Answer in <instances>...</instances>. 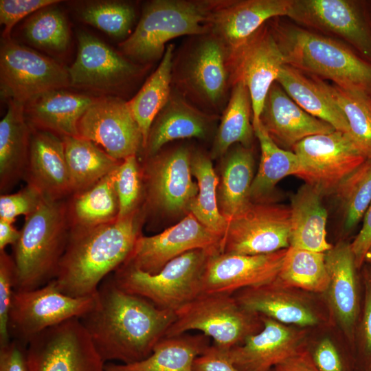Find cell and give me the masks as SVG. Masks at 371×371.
I'll use <instances>...</instances> for the list:
<instances>
[{
	"label": "cell",
	"mask_w": 371,
	"mask_h": 371,
	"mask_svg": "<svg viewBox=\"0 0 371 371\" xmlns=\"http://www.w3.org/2000/svg\"><path fill=\"white\" fill-rule=\"evenodd\" d=\"M101 358L131 363L148 357L165 337L175 312L103 280L95 306L79 318Z\"/></svg>",
	"instance_id": "1"
},
{
	"label": "cell",
	"mask_w": 371,
	"mask_h": 371,
	"mask_svg": "<svg viewBox=\"0 0 371 371\" xmlns=\"http://www.w3.org/2000/svg\"><path fill=\"white\" fill-rule=\"evenodd\" d=\"M138 234L135 213L91 227H73L55 278L71 297L90 296L129 257Z\"/></svg>",
	"instance_id": "2"
},
{
	"label": "cell",
	"mask_w": 371,
	"mask_h": 371,
	"mask_svg": "<svg viewBox=\"0 0 371 371\" xmlns=\"http://www.w3.org/2000/svg\"><path fill=\"white\" fill-rule=\"evenodd\" d=\"M271 30L285 65L371 98V62L356 51L296 26L275 24Z\"/></svg>",
	"instance_id": "3"
},
{
	"label": "cell",
	"mask_w": 371,
	"mask_h": 371,
	"mask_svg": "<svg viewBox=\"0 0 371 371\" xmlns=\"http://www.w3.org/2000/svg\"><path fill=\"white\" fill-rule=\"evenodd\" d=\"M67 229L66 210L60 200L45 197L25 217L20 237L13 245L14 291L36 289L55 279L69 241Z\"/></svg>",
	"instance_id": "4"
},
{
	"label": "cell",
	"mask_w": 371,
	"mask_h": 371,
	"mask_svg": "<svg viewBox=\"0 0 371 371\" xmlns=\"http://www.w3.org/2000/svg\"><path fill=\"white\" fill-rule=\"evenodd\" d=\"M211 1L154 0L144 6L134 30L120 47L124 55L147 63L163 57L177 37L210 32Z\"/></svg>",
	"instance_id": "5"
},
{
	"label": "cell",
	"mask_w": 371,
	"mask_h": 371,
	"mask_svg": "<svg viewBox=\"0 0 371 371\" xmlns=\"http://www.w3.org/2000/svg\"><path fill=\"white\" fill-rule=\"evenodd\" d=\"M194 37L173 60L172 83L199 109L218 110L232 87L228 49L211 32Z\"/></svg>",
	"instance_id": "6"
},
{
	"label": "cell",
	"mask_w": 371,
	"mask_h": 371,
	"mask_svg": "<svg viewBox=\"0 0 371 371\" xmlns=\"http://www.w3.org/2000/svg\"><path fill=\"white\" fill-rule=\"evenodd\" d=\"M219 249H194L150 274L122 265L113 278L124 291L142 297L157 307L176 312L201 294V280L210 254Z\"/></svg>",
	"instance_id": "7"
},
{
	"label": "cell",
	"mask_w": 371,
	"mask_h": 371,
	"mask_svg": "<svg viewBox=\"0 0 371 371\" xmlns=\"http://www.w3.org/2000/svg\"><path fill=\"white\" fill-rule=\"evenodd\" d=\"M165 337L196 330L223 349L243 344L263 328L262 316L243 307L233 295L201 293L175 312Z\"/></svg>",
	"instance_id": "8"
},
{
	"label": "cell",
	"mask_w": 371,
	"mask_h": 371,
	"mask_svg": "<svg viewBox=\"0 0 371 371\" xmlns=\"http://www.w3.org/2000/svg\"><path fill=\"white\" fill-rule=\"evenodd\" d=\"M96 300L97 293L80 297L62 293L54 279L36 289L14 291L8 319L10 337L27 345L45 330L72 318H80L95 306Z\"/></svg>",
	"instance_id": "9"
},
{
	"label": "cell",
	"mask_w": 371,
	"mask_h": 371,
	"mask_svg": "<svg viewBox=\"0 0 371 371\" xmlns=\"http://www.w3.org/2000/svg\"><path fill=\"white\" fill-rule=\"evenodd\" d=\"M292 150L301 166L296 177L322 197L334 195L341 183L367 159L348 134L336 130L306 137Z\"/></svg>",
	"instance_id": "10"
},
{
	"label": "cell",
	"mask_w": 371,
	"mask_h": 371,
	"mask_svg": "<svg viewBox=\"0 0 371 371\" xmlns=\"http://www.w3.org/2000/svg\"><path fill=\"white\" fill-rule=\"evenodd\" d=\"M70 86L67 68L10 38L0 47L1 96L25 106L38 95Z\"/></svg>",
	"instance_id": "11"
},
{
	"label": "cell",
	"mask_w": 371,
	"mask_h": 371,
	"mask_svg": "<svg viewBox=\"0 0 371 371\" xmlns=\"http://www.w3.org/2000/svg\"><path fill=\"white\" fill-rule=\"evenodd\" d=\"M245 308L280 323L316 328L335 325L324 293L284 286L275 280L233 294Z\"/></svg>",
	"instance_id": "12"
},
{
	"label": "cell",
	"mask_w": 371,
	"mask_h": 371,
	"mask_svg": "<svg viewBox=\"0 0 371 371\" xmlns=\"http://www.w3.org/2000/svg\"><path fill=\"white\" fill-rule=\"evenodd\" d=\"M289 206L251 201L228 221L219 245L223 253L258 255L290 247Z\"/></svg>",
	"instance_id": "13"
},
{
	"label": "cell",
	"mask_w": 371,
	"mask_h": 371,
	"mask_svg": "<svg viewBox=\"0 0 371 371\" xmlns=\"http://www.w3.org/2000/svg\"><path fill=\"white\" fill-rule=\"evenodd\" d=\"M29 371H105L79 318L49 328L27 345Z\"/></svg>",
	"instance_id": "14"
},
{
	"label": "cell",
	"mask_w": 371,
	"mask_h": 371,
	"mask_svg": "<svg viewBox=\"0 0 371 371\" xmlns=\"http://www.w3.org/2000/svg\"><path fill=\"white\" fill-rule=\"evenodd\" d=\"M287 16L306 27L341 38L371 62L370 2L293 0Z\"/></svg>",
	"instance_id": "15"
},
{
	"label": "cell",
	"mask_w": 371,
	"mask_h": 371,
	"mask_svg": "<svg viewBox=\"0 0 371 371\" xmlns=\"http://www.w3.org/2000/svg\"><path fill=\"white\" fill-rule=\"evenodd\" d=\"M228 52L232 87L241 82L247 87L252 124H256L269 89L285 65L283 54L271 30L265 25L242 45Z\"/></svg>",
	"instance_id": "16"
},
{
	"label": "cell",
	"mask_w": 371,
	"mask_h": 371,
	"mask_svg": "<svg viewBox=\"0 0 371 371\" xmlns=\"http://www.w3.org/2000/svg\"><path fill=\"white\" fill-rule=\"evenodd\" d=\"M78 136L122 161L143 148V137L128 102L115 96L95 98L78 124Z\"/></svg>",
	"instance_id": "17"
},
{
	"label": "cell",
	"mask_w": 371,
	"mask_h": 371,
	"mask_svg": "<svg viewBox=\"0 0 371 371\" xmlns=\"http://www.w3.org/2000/svg\"><path fill=\"white\" fill-rule=\"evenodd\" d=\"M76 60L67 68L70 86L113 93L135 79L142 68L93 35L80 32Z\"/></svg>",
	"instance_id": "18"
},
{
	"label": "cell",
	"mask_w": 371,
	"mask_h": 371,
	"mask_svg": "<svg viewBox=\"0 0 371 371\" xmlns=\"http://www.w3.org/2000/svg\"><path fill=\"white\" fill-rule=\"evenodd\" d=\"M221 240L188 213L177 224L158 234L139 236L122 265L155 274L168 262L188 251L219 249Z\"/></svg>",
	"instance_id": "19"
},
{
	"label": "cell",
	"mask_w": 371,
	"mask_h": 371,
	"mask_svg": "<svg viewBox=\"0 0 371 371\" xmlns=\"http://www.w3.org/2000/svg\"><path fill=\"white\" fill-rule=\"evenodd\" d=\"M287 249L258 255L212 251L203 271L201 293L233 295L240 289L273 281Z\"/></svg>",
	"instance_id": "20"
},
{
	"label": "cell",
	"mask_w": 371,
	"mask_h": 371,
	"mask_svg": "<svg viewBox=\"0 0 371 371\" xmlns=\"http://www.w3.org/2000/svg\"><path fill=\"white\" fill-rule=\"evenodd\" d=\"M328 284L324 293L335 325L354 352V337L360 315L363 286L350 243L338 242L325 252Z\"/></svg>",
	"instance_id": "21"
},
{
	"label": "cell",
	"mask_w": 371,
	"mask_h": 371,
	"mask_svg": "<svg viewBox=\"0 0 371 371\" xmlns=\"http://www.w3.org/2000/svg\"><path fill=\"white\" fill-rule=\"evenodd\" d=\"M191 158L184 146L148 158L144 174L150 204L166 212H188L199 190L192 179Z\"/></svg>",
	"instance_id": "22"
},
{
	"label": "cell",
	"mask_w": 371,
	"mask_h": 371,
	"mask_svg": "<svg viewBox=\"0 0 371 371\" xmlns=\"http://www.w3.org/2000/svg\"><path fill=\"white\" fill-rule=\"evenodd\" d=\"M262 321L261 330L228 350L238 371H269L306 348L313 328L286 325L265 316Z\"/></svg>",
	"instance_id": "23"
},
{
	"label": "cell",
	"mask_w": 371,
	"mask_h": 371,
	"mask_svg": "<svg viewBox=\"0 0 371 371\" xmlns=\"http://www.w3.org/2000/svg\"><path fill=\"white\" fill-rule=\"evenodd\" d=\"M293 0L211 1L210 32L228 51L245 43L269 19L287 16Z\"/></svg>",
	"instance_id": "24"
},
{
	"label": "cell",
	"mask_w": 371,
	"mask_h": 371,
	"mask_svg": "<svg viewBox=\"0 0 371 371\" xmlns=\"http://www.w3.org/2000/svg\"><path fill=\"white\" fill-rule=\"evenodd\" d=\"M260 121L273 141L287 150L306 137L335 131L302 109L277 82L269 89Z\"/></svg>",
	"instance_id": "25"
},
{
	"label": "cell",
	"mask_w": 371,
	"mask_h": 371,
	"mask_svg": "<svg viewBox=\"0 0 371 371\" xmlns=\"http://www.w3.org/2000/svg\"><path fill=\"white\" fill-rule=\"evenodd\" d=\"M25 169L28 183L45 197L60 200L72 192L63 141L52 132L39 129L31 133Z\"/></svg>",
	"instance_id": "26"
},
{
	"label": "cell",
	"mask_w": 371,
	"mask_h": 371,
	"mask_svg": "<svg viewBox=\"0 0 371 371\" xmlns=\"http://www.w3.org/2000/svg\"><path fill=\"white\" fill-rule=\"evenodd\" d=\"M214 118V114L202 111L172 89L166 104L150 127L144 148L146 157L155 155L166 144L175 139L205 138Z\"/></svg>",
	"instance_id": "27"
},
{
	"label": "cell",
	"mask_w": 371,
	"mask_h": 371,
	"mask_svg": "<svg viewBox=\"0 0 371 371\" xmlns=\"http://www.w3.org/2000/svg\"><path fill=\"white\" fill-rule=\"evenodd\" d=\"M95 98L65 89H55L25 104V115L34 126L60 137L78 136L79 120Z\"/></svg>",
	"instance_id": "28"
},
{
	"label": "cell",
	"mask_w": 371,
	"mask_h": 371,
	"mask_svg": "<svg viewBox=\"0 0 371 371\" xmlns=\"http://www.w3.org/2000/svg\"><path fill=\"white\" fill-rule=\"evenodd\" d=\"M322 199L306 183L292 195L290 247L323 253L332 248L326 239L328 213Z\"/></svg>",
	"instance_id": "29"
},
{
	"label": "cell",
	"mask_w": 371,
	"mask_h": 371,
	"mask_svg": "<svg viewBox=\"0 0 371 371\" xmlns=\"http://www.w3.org/2000/svg\"><path fill=\"white\" fill-rule=\"evenodd\" d=\"M205 335L163 338L146 358L131 363L105 364V371H193L194 359L209 346Z\"/></svg>",
	"instance_id": "30"
},
{
	"label": "cell",
	"mask_w": 371,
	"mask_h": 371,
	"mask_svg": "<svg viewBox=\"0 0 371 371\" xmlns=\"http://www.w3.org/2000/svg\"><path fill=\"white\" fill-rule=\"evenodd\" d=\"M223 157L218 205L228 221L251 202L254 159L251 148L240 144L231 147Z\"/></svg>",
	"instance_id": "31"
},
{
	"label": "cell",
	"mask_w": 371,
	"mask_h": 371,
	"mask_svg": "<svg viewBox=\"0 0 371 371\" xmlns=\"http://www.w3.org/2000/svg\"><path fill=\"white\" fill-rule=\"evenodd\" d=\"M25 118L24 105L8 100L6 113L0 122L1 190L14 183L27 166L31 133Z\"/></svg>",
	"instance_id": "32"
},
{
	"label": "cell",
	"mask_w": 371,
	"mask_h": 371,
	"mask_svg": "<svg viewBox=\"0 0 371 371\" xmlns=\"http://www.w3.org/2000/svg\"><path fill=\"white\" fill-rule=\"evenodd\" d=\"M253 127L260 143L261 157L251 184L250 201L274 202L271 201L274 200L276 184L287 176H297L300 172V162L293 151L283 149L273 141L260 121Z\"/></svg>",
	"instance_id": "33"
},
{
	"label": "cell",
	"mask_w": 371,
	"mask_h": 371,
	"mask_svg": "<svg viewBox=\"0 0 371 371\" xmlns=\"http://www.w3.org/2000/svg\"><path fill=\"white\" fill-rule=\"evenodd\" d=\"M276 82L289 96L310 115L330 124L336 131L349 135L347 120L334 100L313 79L284 65Z\"/></svg>",
	"instance_id": "34"
},
{
	"label": "cell",
	"mask_w": 371,
	"mask_h": 371,
	"mask_svg": "<svg viewBox=\"0 0 371 371\" xmlns=\"http://www.w3.org/2000/svg\"><path fill=\"white\" fill-rule=\"evenodd\" d=\"M254 135L250 93L243 82H238L232 87L214 138L212 156L223 157L235 144L251 148Z\"/></svg>",
	"instance_id": "35"
},
{
	"label": "cell",
	"mask_w": 371,
	"mask_h": 371,
	"mask_svg": "<svg viewBox=\"0 0 371 371\" xmlns=\"http://www.w3.org/2000/svg\"><path fill=\"white\" fill-rule=\"evenodd\" d=\"M174 45L166 47L161 60L138 93L128 102L143 137L144 149L153 121L166 104L171 91Z\"/></svg>",
	"instance_id": "36"
},
{
	"label": "cell",
	"mask_w": 371,
	"mask_h": 371,
	"mask_svg": "<svg viewBox=\"0 0 371 371\" xmlns=\"http://www.w3.org/2000/svg\"><path fill=\"white\" fill-rule=\"evenodd\" d=\"M62 139L72 192L84 191L115 170L122 161L110 157L95 143L79 136Z\"/></svg>",
	"instance_id": "37"
},
{
	"label": "cell",
	"mask_w": 371,
	"mask_h": 371,
	"mask_svg": "<svg viewBox=\"0 0 371 371\" xmlns=\"http://www.w3.org/2000/svg\"><path fill=\"white\" fill-rule=\"evenodd\" d=\"M192 175L197 181L198 193L189 206L191 213L208 230L222 238L228 221L218 205L217 187L219 179L209 157L202 153L192 155Z\"/></svg>",
	"instance_id": "38"
},
{
	"label": "cell",
	"mask_w": 371,
	"mask_h": 371,
	"mask_svg": "<svg viewBox=\"0 0 371 371\" xmlns=\"http://www.w3.org/2000/svg\"><path fill=\"white\" fill-rule=\"evenodd\" d=\"M117 167L88 189L78 192L72 206L76 224L74 227H94L117 218L119 203L115 186Z\"/></svg>",
	"instance_id": "39"
},
{
	"label": "cell",
	"mask_w": 371,
	"mask_h": 371,
	"mask_svg": "<svg viewBox=\"0 0 371 371\" xmlns=\"http://www.w3.org/2000/svg\"><path fill=\"white\" fill-rule=\"evenodd\" d=\"M275 280L284 286L324 293L329 280L325 253L289 247Z\"/></svg>",
	"instance_id": "40"
},
{
	"label": "cell",
	"mask_w": 371,
	"mask_h": 371,
	"mask_svg": "<svg viewBox=\"0 0 371 371\" xmlns=\"http://www.w3.org/2000/svg\"><path fill=\"white\" fill-rule=\"evenodd\" d=\"M344 115L349 135L367 158H371V98L364 93L330 85L312 76Z\"/></svg>",
	"instance_id": "41"
},
{
	"label": "cell",
	"mask_w": 371,
	"mask_h": 371,
	"mask_svg": "<svg viewBox=\"0 0 371 371\" xmlns=\"http://www.w3.org/2000/svg\"><path fill=\"white\" fill-rule=\"evenodd\" d=\"M306 350L319 371H355L353 350L336 325L313 328Z\"/></svg>",
	"instance_id": "42"
},
{
	"label": "cell",
	"mask_w": 371,
	"mask_h": 371,
	"mask_svg": "<svg viewBox=\"0 0 371 371\" xmlns=\"http://www.w3.org/2000/svg\"><path fill=\"white\" fill-rule=\"evenodd\" d=\"M57 4L34 12L25 23L23 32L32 45L47 51L63 52L68 48L70 30L66 16Z\"/></svg>",
	"instance_id": "43"
},
{
	"label": "cell",
	"mask_w": 371,
	"mask_h": 371,
	"mask_svg": "<svg viewBox=\"0 0 371 371\" xmlns=\"http://www.w3.org/2000/svg\"><path fill=\"white\" fill-rule=\"evenodd\" d=\"M343 212V231L350 234L362 221L371 203V158L352 172L335 194Z\"/></svg>",
	"instance_id": "44"
},
{
	"label": "cell",
	"mask_w": 371,
	"mask_h": 371,
	"mask_svg": "<svg viewBox=\"0 0 371 371\" xmlns=\"http://www.w3.org/2000/svg\"><path fill=\"white\" fill-rule=\"evenodd\" d=\"M80 19L111 36L122 38L131 31L135 11L130 3L120 1H100L78 9Z\"/></svg>",
	"instance_id": "45"
},
{
	"label": "cell",
	"mask_w": 371,
	"mask_h": 371,
	"mask_svg": "<svg viewBox=\"0 0 371 371\" xmlns=\"http://www.w3.org/2000/svg\"><path fill=\"white\" fill-rule=\"evenodd\" d=\"M362 305L354 337L355 371H371V280L361 269Z\"/></svg>",
	"instance_id": "46"
},
{
	"label": "cell",
	"mask_w": 371,
	"mask_h": 371,
	"mask_svg": "<svg viewBox=\"0 0 371 371\" xmlns=\"http://www.w3.org/2000/svg\"><path fill=\"white\" fill-rule=\"evenodd\" d=\"M119 203V218L135 213L139 202L142 183L141 174L136 155L123 159L118 166L115 179Z\"/></svg>",
	"instance_id": "47"
},
{
	"label": "cell",
	"mask_w": 371,
	"mask_h": 371,
	"mask_svg": "<svg viewBox=\"0 0 371 371\" xmlns=\"http://www.w3.org/2000/svg\"><path fill=\"white\" fill-rule=\"evenodd\" d=\"M16 284V269L12 256L0 251V346L8 344L9 313Z\"/></svg>",
	"instance_id": "48"
},
{
	"label": "cell",
	"mask_w": 371,
	"mask_h": 371,
	"mask_svg": "<svg viewBox=\"0 0 371 371\" xmlns=\"http://www.w3.org/2000/svg\"><path fill=\"white\" fill-rule=\"evenodd\" d=\"M45 199L39 189L29 183L16 193L2 194L0 197V219L14 223L18 216L27 217L40 206Z\"/></svg>",
	"instance_id": "49"
},
{
	"label": "cell",
	"mask_w": 371,
	"mask_h": 371,
	"mask_svg": "<svg viewBox=\"0 0 371 371\" xmlns=\"http://www.w3.org/2000/svg\"><path fill=\"white\" fill-rule=\"evenodd\" d=\"M59 2L58 0H1L0 23L4 25L3 38H10L12 27L23 17Z\"/></svg>",
	"instance_id": "50"
},
{
	"label": "cell",
	"mask_w": 371,
	"mask_h": 371,
	"mask_svg": "<svg viewBox=\"0 0 371 371\" xmlns=\"http://www.w3.org/2000/svg\"><path fill=\"white\" fill-rule=\"evenodd\" d=\"M193 371H238L232 362L228 350L210 346L194 361Z\"/></svg>",
	"instance_id": "51"
},
{
	"label": "cell",
	"mask_w": 371,
	"mask_h": 371,
	"mask_svg": "<svg viewBox=\"0 0 371 371\" xmlns=\"http://www.w3.org/2000/svg\"><path fill=\"white\" fill-rule=\"evenodd\" d=\"M0 371H29L27 345L11 339L0 346Z\"/></svg>",
	"instance_id": "52"
},
{
	"label": "cell",
	"mask_w": 371,
	"mask_h": 371,
	"mask_svg": "<svg viewBox=\"0 0 371 371\" xmlns=\"http://www.w3.org/2000/svg\"><path fill=\"white\" fill-rule=\"evenodd\" d=\"M371 246V203L362 219V226L350 243L357 268L360 271L365 263V256Z\"/></svg>",
	"instance_id": "53"
},
{
	"label": "cell",
	"mask_w": 371,
	"mask_h": 371,
	"mask_svg": "<svg viewBox=\"0 0 371 371\" xmlns=\"http://www.w3.org/2000/svg\"><path fill=\"white\" fill-rule=\"evenodd\" d=\"M276 371H319L306 348L273 368Z\"/></svg>",
	"instance_id": "54"
},
{
	"label": "cell",
	"mask_w": 371,
	"mask_h": 371,
	"mask_svg": "<svg viewBox=\"0 0 371 371\" xmlns=\"http://www.w3.org/2000/svg\"><path fill=\"white\" fill-rule=\"evenodd\" d=\"M13 223L0 219V251L5 250L7 245H14L18 241L21 230L13 226Z\"/></svg>",
	"instance_id": "55"
},
{
	"label": "cell",
	"mask_w": 371,
	"mask_h": 371,
	"mask_svg": "<svg viewBox=\"0 0 371 371\" xmlns=\"http://www.w3.org/2000/svg\"><path fill=\"white\" fill-rule=\"evenodd\" d=\"M361 269L367 273L371 280V264L364 263Z\"/></svg>",
	"instance_id": "56"
},
{
	"label": "cell",
	"mask_w": 371,
	"mask_h": 371,
	"mask_svg": "<svg viewBox=\"0 0 371 371\" xmlns=\"http://www.w3.org/2000/svg\"><path fill=\"white\" fill-rule=\"evenodd\" d=\"M365 263L371 264V246L366 254Z\"/></svg>",
	"instance_id": "57"
},
{
	"label": "cell",
	"mask_w": 371,
	"mask_h": 371,
	"mask_svg": "<svg viewBox=\"0 0 371 371\" xmlns=\"http://www.w3.org/2000/svg\"><path fill=\"white\" fill-rule=\"evenodd\" d=\"M269 371H276V370H274V368H272V369L270 370Z\"/></svg>",
	"instance_id": "58"
},
{
	"label": "cell",
	"mask_w": 371,
	"mask_h": 371,
	"mask_svg": "<svg viewBox=\"0 0 371 371\" xmlns=\"http://www.w3.org/2000/svg\"><path fill=\"white\" fill-rule=\"evenodd\" d=\"M370 5H371V3H370Z\"/></svg>",
	"instance_id": "59"
}]
</instances>
